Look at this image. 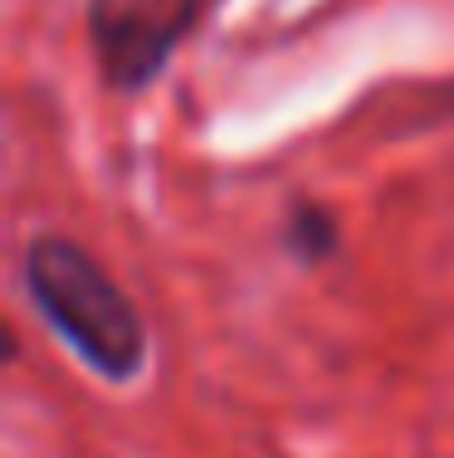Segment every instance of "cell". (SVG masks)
Listing matches in <instances>:
<instances>
[{"label":"cell","instance_id":"7a4b0ae2","mask_svg":"<svg viewBox=\"0 0 454 458\" xmlns=\"http://www.w3.org/2000/svg\"><path fill=\"white\" fill-rule=\"evenodd\" d=\"M220 0H83V49L113 98L151 93Z\"/></svg>","mask_w":454,"mask_h":458},{"label":"cell","instance_id":"3957f363","mask_svg":"<svg viewBox=\"0 0 454 458\" xmlns=\"http://www.w3.org/2000/svg\"><path fill=\"white\" fill-rule=\"evenodd\" d=\"M274 239L303 274H318L332 259H342V220L328 200L318 195H288L284 215L274 225Z\"/></svg>","mask_w":454,"mask_h":458},{"label":"cell","instance_id":"6da1fadb","mask_svg":"<svg viewBox=\"0 0 454 458\" xmlns=\"http://www.w3.org/2000/svg\"><path fill=\"white\" fill-rule=\"evenodd\" d=\"M20 288L35 318L89 376L113 390H127L147 376L151 327L137 298L83 239L64 229H35L20 249Z\"/></svg>","mask_w":454,"mask_h":458}]
</instances>
